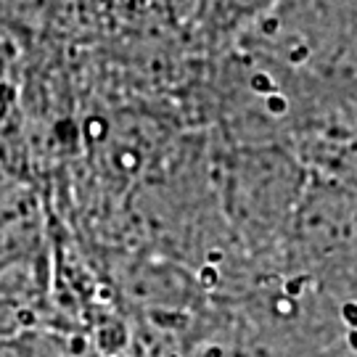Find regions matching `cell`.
Segmentation results:
<instances>
[{"label": "cell", "instance_id": "obj_1", "mask_svg": "<svg viewBox=\"0 0 357 357\" xmlns=\"http://www.w3.org/2000/svg\"><path fill=\"white\" fill-rule=\"evenodd\" d=\"M278 0H196L193 19L209 40L241 35L246 26L268 13Z\"/></svg>", "mask_w": 357, "mask_h": 357}]
</instances>
